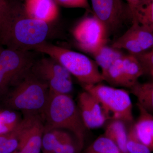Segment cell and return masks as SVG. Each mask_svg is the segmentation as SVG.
I'll use <instances>...</instances> for the list:
<instances>
[{
	"instance_id": "f546056e",
	"label": "cell",
	"mask_w": 153,
	"mask_h": 153,
	"mask_svg": "<svg viewBox=\"0 0 153 153\" xmlns=\"http://www.w3.org/2000/svg\"><path fill=\"white\" fill-rule=\"evenodd\" d=\"M149 73H150V74H151V76H152L153 78V69L152 70H151L150 71H149Z\"/></svg>"
},
{
	"instance_id": "9a60e30c",
	"label": "cell",
	"mask_w": 153,
	"mask_h": 153,
	"mask_svg": "<svg viewBox=\"0 0 153 153\" xmlns=\"http://www.w3.org/2000/svg\"><path fill=\"white\" fill-rule=\"evenodd\" d=\"M132 22L153 33V0H141L131 12Z\"/></svg>"
},
{
	"instance_id": "ffe728a7",
	"label": "cell",
	"mask_w": 153,
	"mask_h": 153,
	"mask_svg": "<svg viewBox=\"0 0 153 153\" xmlns=\"http://www.w3.org/2000/svg\"><path fill=\"white\" fill-rule=\"evenodd\" d=\"M123 57L116 60L101 74L103 81H106L111 85L128 88V85L123 69Z\"/></svg>"
},
{
	"instance_id": "8992f818",
	"label": "cell",
	"mask_w": 153,
	"mask_h": 153,
	"mask_svg": "<svg viewBox=\"0 0 153 153\" xmlns=\"http://www.w3.org/2000/svg\"><path fill=\"white\" fill-rule=\"evenodd\" d=\"M34 62L28 51L0 47V95L5 94L30 71Z\"/></svg>"
},
{
	"instance_id": "e0dca14e",
	"label": "cell",
	"mask_w": 153,
	"mask_h": 153,
	"mask_svg": "<svg viewBox=\"0 0 153 153\" xmlns=\"http://www.w3.org/2000/svg\"><path fill=\"white\" fill-rule=\"evenodd\" d=\"M129 89L131 93L136 97L137 104L153 115V81L143 83L137 82Z\"/></svg>"
},
{
	"instance_id": "7c38bea8",
	"label": "cell",
	"mask_w": 153,
	"mask_h": 153,
	"mask_svg": "<svg viewBox=\"0 0 153 153\" xmlns=\"http://www.w3.org/2000/svg\"><path fill=\"white\" fill-rule=\"evenodd\" d=\"M44 132L42 118L35 117L22 134L18 149L13 153H40Z\"/></svg>"
},
{
	"instance_id": "52a82bcc",
	"label": "cell",
	"mask_w": 153,
	"mask_h": 153,
	"mask_svg": "<svg viewBox=\"0 0 153 153\" xmlns=\"http://www.w3.org/2000/svg\"><path fill=\"white\" fill-rule=\"evenodd\" d=\"M31 71L47 83L50 91L69 94L73 90L71 74L52 57L43 58L33 63Z\"/></svg>"
},
{
	"instance_id": "8fae6325",
	"label": "cell",
	"mask_w": 153,
	"mask_h": 153,
	"mask_svg": "<svg viewBox=\"0 0 153 153\" xmlns=\"http://www.w3.org/2000/svg\"><path fill=\"white\" fill-rule=\"evenodd\" d=\"M79 145L74 142L68 132L60 129L44 131L42 138V149L44 152L76 153Z\"/></svg>"
},
{
	"instance_id": "d6986e66",
	"label": "cell",
	"mask_w": 153,
	"mask_h": 153,
	"mask_svg": "<svg viewBox=\"0 0 153 153\" xmlns=\"http://www.w3.org/2000/svg\"><path fill=\"white\" fill-rule=\"evenodd\" d=\"M95 63L103 73L116 60L123 57V55L119 49L105 45L92 54Z\"/></svg>"
},
{
	"instance_id": "7402d4cb",
	"label": "cell",
	"mask_w": 153,
	"mask_h": 153,
	"mask_svg": "<svg viewBox=\"0 0 153 153\" xmlns=\"http://www.w3.org/2000/svg\"><path fill=\"white\" fill-rule=\"evenodd\" d=\"M111 47L117 49H126L134 55L140 54L143 51L139 42L128 30L117 39Z\"/></svg>"
},
{
	"instance_id": "44dd1931",
	"label": "cell",
	"mask_w": 153,
	"mask_h": 153,
	"mask_svg": "<svg viewBox=\"0 0 153 153\" xmlns=\"http://www.w3.org/2000/svg\"><path fill=\"white\" fill-rule=\"evenodd\" d=\"M85 153H123L114 142L105 136L99 137L87 148Z\"/></svg>"
},
{
	"instance_id": "7a4b0ae2",
	"label": "cell",
	"mask_w": 153,
	"mask_h": 153,
	"mask_svg": "<svg viewBox=\"0 0 153 153\" xmlns=\"http://www.w3.org/2000/svg\"><path fill=\"white\" fill-rule=\"evenodd\" d=\"M41 117L44 131L53 129L67 130L74 135L82 147L87 128L78 106L69 94L49 91V99Z\"/></svg>"
},
{
	"instance_id": "d4e9b609",
	"label": "cell",
	"mask_w": 153,
	"mask_h": 153,
	"mask_svg": "<svg viewBox=\"0 0 153 153\" xmlns=\"http://www.w3.org/2000/svg\"><path fill=\"white\" fill-rule=\"evenodd\" d=\"M20 7L11 0H0V33Z\"/></svg>"
},
{
	"instance_id": "3957f363",
	"label": "cell",
	"mask_w": 153,
	"mask_h": 153,
	"mask_svg": "<svg viewBox=\"0 0 153 153\" xmlns=\"http://www.w3.org/2000/svg\"><path fill=\"white\" fill-rule=\"evenodd\" d=\"M49 93L48 85L33 74L30 69L7 96L4 103L11 110L21 111L24 117H41Z\"/></svg>"
},
{
	"instance_id": "603a6c76",
	"label": "cell",
	"mask_w": 153,
	"mask_h": 153,
	"mask_svg": "<svg viewBox=\"0 0 153 153\" xmlns=\"http://www.w3.org/2000/svg\"><path fill=\"white\" fill-rule=\"evenodd\" d=\"M132 25L128 30L139 42L144 51L153 46V33L139 25L137 22H132Z\"/></svg>"
},
{
	"instance_id": "5b68a950",
	"label": "cell",
	"mask_w": 153,
	"mask_h": 153,
	"mask_svg": "<svg viewBox=\"0 0 153 153\" xmlns=\"http://www.w3.org/2000/svg\"><path fill=\"white\" fill-rule=\"evenodd\" d=\"M85 91L95 97L112 119L125 123L134 121L133 105L128 91L101 83L83 85Z\"/></svg>"
},
{
	"instance_id": "4fadbf2b",
	"label": "cell",
	"mask_w": 153,
	"mask_h": 153,
	"mask_svg": "<svg viewBox=\"0 0 153 153\" xmlns=\"http://www.w3.org/2000/svg\"><path fill=\"white\" fill-rule=\"evenodd\" d=\"M23 11L29 18L50 24L58 18L59 9L54 0H25Z\"/></svg>"
},
{
	"instance_id": "277c9868",
	"label": "cell",
	"mask_w": 153,
	"mask_h": 153,
	"mask_svg": "<svg viewBox=\"0 0 153 153\" xmlns=\"http://www.w3.org/2000/svg\"><path fill=\"white\" fill-rule=\"evenodd\" d=\"M34 50L59 62L83 86L94 85L103 81L96 63L81 53L47 42L37 46Z\"/></svg>"
},
{
	"instance_id": "6da1fadb",
	"label": "cell",
	"mask_w": 153,
	"mask_h": 153,
	"mask_svg": "<svg viewBox=\"0 0 153 153\" xmlns=\"http://www.w3.org/2000/svg\"><path fill=\"white\" fill-rule=\"evenodd\" d=\"M20 7L0 33V42L7 48L29 51L46 42L50 25L23 14Z\"/></svg>"
},
{
	"instance_id": "4316f807",
	"label": "cell",
	"mask_w": 153,
	"mask_h": 153,
	"mask_svg": "<svg viewBox=\"0 0 153 153\" xmlns=\"http://www.w3.org/2000/svg\"><path fill=\"white\" fill-rule=\"evenodd\" d=\"M58 6L70 8H82L90 10L88 0H54Z\"/></svg>"
},
{
	"instance_id": "f1b7e54d",
	"label": "cell",
	"mask_w": 153,
	"mask_h": 153,
	"mask_svg": "<svg viewBox=\"0 0 153 153\" xmlns=\"http://www.w3.org/2000/svg\"><path fill=\"white\" fill-rule=\"evenodd\" d=\"M126 1V3L128 5L129 8L131 12L134 8L135 6L137 5L141 0H125ZM132 16V15H131Z\"/></svg>"
},
{
	"instance_id": "4dcf8cb0",
	"label": "cell",
	"mask_w": 153,
	"mask_h": 153,
	"mask_svg": "<svg viewBox=\"0 0 153 153\" xmlns=\"http://www.w3.org/2000/svg\"><path fill=\"white\" fill-rule=\"evenodd\" d=\"M44 153H50V152H44Z\"/></svg>"
},
{
	"instance_id": "cb8c5ba5",
	"label": "cell",
	"mask_w": 153,
	"mask_h": 153,
	"mask_svg": "<svg viewBox=\"0 0 153 153\" xmlns=\"http://www.w3.org/2000/svg\"><path fill=\"white\" fill-rule=\"evenodd\" d=\"M22 120L19 114L12 110L0 112V135L13 130Z\"/></svg>"
},
{
	"instance_id": "ac0fdd59",
	"label": "cell",
	"mask_w": 153,
	"mask_h": 153,
	"mask_svg": "<svg viewBox=\"0 0 153 153\" xmlns=\"http://www.w3.org/2000/svg\"><path fill=\"white\" fill-rule=\"evenodd\" d=\"M122 66L124 74L128 88H130L138 82V79L145 72L141 63L135 55H124L122 58Z\"/></svg>"
},
{
	"instance_id": "ba28073f",
	"label": "cell",
	"mask_w": 153,
	"mask_h": 153,
	"mask_svg": "<svg viewBox=\"0 0 153 153\" xmlns=\"http://www.w3.org/2000/svg\"><path fill=\"white\" fill-rule=\"evenodd\" d=\"M107 34L105 25L94 15L82 19L72 32L79 49L91 55L106 45Z\"/></svg>"
},
{
	"instance_id": "5bb4252c",
	"label": "cell",
	"mask_w": 153,
	"mask_h": 153,
	"mask_svg": "<svg viewBox=\"0 0 153 153\" xmlns=\"http://www.w3.org/2000/svg\"><path fill=\"white\" fill-rule=\"evenodd\" d=\"M139 114L132 125L138 140L153 152V115L137 104Z\"/></svg>"
},
{
	"instance_id": "83f0119b",
	"label": "cell",
	"mask_w": 153,
	"mask_h": 153,
	"mask_svg": "<svg viewBox=\"0 0 153 153\" xmlns=\"http://www.w3.org/2000/svg\"><path fill=\"white\" fill-rule=\"evenodd\" d=\"M134 55L141 63L145 71H149L153 69V49L151 52Z\"/></svg>"
},
{
	"instance_id": "30bf717a",
	"label": "cell",
	"mask_w": 153,
	"mask_h": 153,
	"mask_svg": "<svg viewBox=\"0 0 153 153\" xmlns=\"http://www.w3.org/2000/svg\"><path fill=\"white\" fill-rule=\"evenodd\" d=\"M77 106L83 123L88 129L101 127L110 117L97 99L86 91L78 95Z\"/></svg>"
},
{
	"instance_id": "484cf974",
	"label": "cell",
	"mask_w": 153,
	"mask_h": 153,
	"mask_svg": "<svg viewBox=\"0 0 153 153\" xmlns=\"http://www.w3.org/2000/svg\"><path fill=\"white\" fill-rule=\"evenodd\" d=\"M126 149L128 153H152L149 148L138 140L132 125L131 126L128 133Z\"/></svg>"
},
{
	"instance_id": "9c48e42d",
	"label": "cell",
	"mask_w": 153,
	"mask_h": 153,
	"mask_svg": "<svg viewBox=\"0 0 153 153\" xmlns=\"http://www.w3.org/2000/svg\"><path fill=\"white\" fill-rule=\"evenodd\" d=\"M93 15L105 25L108 33L118 29L127 19L132 22L131 12L124 0H91Z\"/></svg>"
},
{
	"instance_id": "2e32d148",
	"label": "cell",
	"mask_w": 153,
	"mask_h": 153,
	"mask_svg": "<svg viewBox=\"0 0 153 153\" xmlns=\"http://www.w3.org/2000/svg\"><path fill=\"white\" fill-rule=\"evenodd\" d=\"M128 133L125 122L120 120L113 119L105 128L104 135L114 142L122 152L128 153Z\"/></svg>"
},
{
	"instance_id": "1f68e13d",
	"label": "cell",
	"mask_w": 153,
	"mask_h": 153,
	"mask_svg": "<svg viewBox=\"0 0 153 153\" xmlns=\"http://www.w3.org/2000/svg\"></svg>"
}]
</instances>
